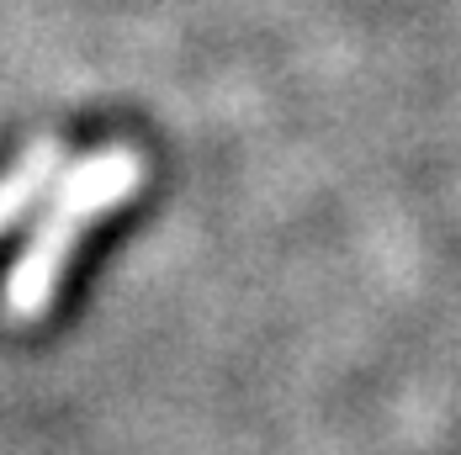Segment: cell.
I'll return each mask as SVG.
<instances>
[{"label":"cell","instance_id":"cell-1","mask_svg":"<svg viewBox=\"0 0 461 455\" xmlns=\"http://www.w3.org/2000/svg\"><path fill=\"white\" fill-rule=\"evenodd\" d=\"M139 185H143V159L128 143L95 148L86 159H69V170L59 175L53 196L43 201L38 223L27 233V244L16 249L11 271L0 281V313L11 323L43 318L53 291H59V275H64L69 254H75V244L86 238V228L101 223L106 212H117Z\"/></svg>","mask_w":461,"mask_h":455},{"label":"cell","instance_id":"cell-2","mask_svg":"<svg viewBox=\"0 0 461 455\" xmlns=\"http://www.w3.org/2000/svg\"><path fill=\"white\" fill-rule=\"evenodd\" d=\"M64 170H69V154H64V143H59L53 133L32 138V143L0 170V238H5L16 223H27V212L43 207Z\"/></svg>","mask_w":461,"mask_h":455}]
</instances>
